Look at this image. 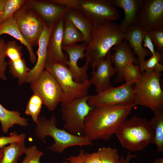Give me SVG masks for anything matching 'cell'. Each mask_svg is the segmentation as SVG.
Instances as JSON below:
<instances>
[{"instance_id": "obj_3", "label": "cell", "mask_w": 163, "mask_h": 163, "mask_svg": "<svg viewBox=\"0 0 163 163\" xmlns=\"http://www.w3.org/2000/svg\"><path fill=\"white\" fill-rule=\"evenodd\" d=\"M115 134L122 147L130 152L142 150L153 143L154 132L149 120L136 116L126 119Z\"/></svg>"}, {"instance_id": "obj_44", "label": "cell", "mask_w": 163, "mask_h": 163, "mask_svg": "<svg viewBox=\"0 0 163 163\" xmlns=\"http://www.w3.org/2000/svg\"><path fill=\"white\" fill-rule=\"evenodd\" d=\"M2 155V149H0V162Z\"/></svg>"}, {"instance_id": "obj_24", "label": "cell", "mask_w": 163, "mask_h": 163, "mask_svg": "<svg viewBox=\"0 0 163 163\" xmlns=\"http://www.w3.org/2000/svg\"><path fill=\"white\" fill-rule=\"evenodd\" d=\"M25 141L10 144L2 149V155L0 163H18L20 157L24 154L27 148Z\"/></svg>"}, {"instance_id": "obj_43", "label": "cell", "mask_w": 163, "mask_h": 163, "mask_svg": "<svg viewBox=\"0 0 163 163\" xmlns=\"http://www.w3.org/2000/svg\"><path fill=\"white\" fill-rule=\"evenodd\" d=\"M5 0H0V15Z\"/></svg>"}, {"instance_id": "obj_10", "label": "cell", "mask_w": 163, "mask_h": 163, "mask_svg": "<svg viewBox=\"0 0 163 163\" xmlns=\"http://www.w3.org/2000/svg\"><path fill=\"white\" fill-rule=\"evenodd\" d=\"M18 27L24 39L32 46L38 44L44 22L25 4L14 15Z\"/></svg>"}, {"instance_id": "obj_29", "label": "cell", "mask_w": 163, "mask_h": 163, "mask_svg": "<svg viewBox=\"0 0 163 163\" xmlns=\"http://www.w3.org/2000/svg\"><path fill=\"white\" fill-rule=\"evenodd\" d=\"M43 104V103L41 98L34 93L30 97L27 104L25 113L30 116L35 124L38 122Z\"/></svg>"}, {"instance_id": "obj_36", "label": "cell", "mask_w": 163, "mask_h": 163, "mask_svg": "<svg viewBox=\"0 0 163 163\" xmlns=\"http://www.w3.org/2000/svg\"><path fill=\"white\" fill-rule=\"evenodd\" d=\"M6 42L4 40L0 38V79L6 80L7 78L5 75L8 63L5 60Z\"/></svg>"}, {"instance_id": "obj_9", "label": "cell", "mask_w": 163, "mask_h": 163, "mask_svg": "<svg viewBox=\"0 0 163 163\" xmlns=\"http://www.w3.org/2000/svg\"><path fill=\"white\" fill-rule=\"evenodd\" d=\"M133 86L126 82L116 87L111 85L95 95H89L88 103L93 107L136 104V97Z\"/></svg>"}, {"instance_id": "obj_15", "label": "cell", "mask_w": 163, "mask_h": 163, "mask_svg": "<svg viewBox=\"0 0 163 163\" xmlns=\"http://www.w3.org/2000/svg\"><path fill=\"white\" fill-rule=\"evenodd\" d=\"M111 50L107 54L105 58L98 62L95 70L92 71V75L90 80L91 85L94 86L97 93H100L110 86V78L116 73V71L113 66Z\"/></svg>"}, {"instance_id": "obj_16", "label": "cell", "mask_w": 163, "mask_h": 163, "mask_svg": "<svg viewBox=\"0 0 163 163\" xmlns=\"http://www.w3.org/2000/svg\"><path fill=\"white\" fill-rule=\"evenodd\" d=\"M54 26L49 27L44 22L43 31L38 42V48L36 52L37 61L34 66L28 72L26 83H31L45 70V65L47 59L48 45Z\"/></svg>"}, {"instance_id": "obj_13", "label": "cell", "mask_w": 163, "mask_h": 163, "mask_svg": "<svg viewBox=\"0 0 163 163\" xmlns=\"http://www.w3.org/2000/svg\"><path fill=\"white\" fill-rule=\"evenodd\" d=\"M25 4L37 13L49 27L54 26L63 18L69 8L49 1L28 0Z\"/></svg>"}, {"instance_id": "obj_11", "label": "cell", "mask_w": 163, "mask_h": 163, "mask_svg": "<svg viewBox=\"0 0 163 163\" xmlns=\"http://www.w3.org/2000/svg\"><path fill=\"white\" fill-rule=\"evenodd\" d=\"M94 24H101L117 20L119 12L111 0H78L75 8Z\"/></svg>"}, {"instance_id": "obj_41", "label": "cell", "mask_w": 163, "mask_h": 163, "mask_svg": "<svg viewBox=\"0 0 163 163\" xmlns=\"http://www.w3.org/2000/svg\"><path fill=\"white\" fill-rule=\"evenodd\" d=\"M136 157V155L133 154L130 152H128L126 158H124L123 155L120 157L119 163H130V161L131 159Z\"/></svg>"}, {"instance_id": "obj_32", "label": "cell", "mask_w": 163, "mask_h": 163, "mask_svg": "<svg viewBox=\"0 0 163 163\" xmlns=\"http://www.w3.org/2000/svg\"><path fill=\"white\" fill-rule=\"evenodd\" d=\"M162 60L161 54L156 52L155 55H152L149 59L144 61L142 66V72L155 71L161 72L163 71V66L160 63Z\"/></svg>"}, {"instance_id": "obj_39", "label": "cell", "mask_w": 163, "mask_h": 163, "mask_svg": "<svg viewBox=\"0 0 163 163\" xmlns=\"http://www.w3.org/2000/svg\"><path fill=\"white\" fill-rule=\"evenodd\" d=\"M143 46L145 48L147 47L152 55H155L157 51L155 50L154 44L147 32L144 30L143 31Z\"/></svg>"}, {"instance_id": "obj_4", "label": "cell", "mask_w": 163, "mask_h": 163, "mask_svg": "<svg viewBox=\"0 0 163 163\" xmlns=\"http://www.w3.org/2000/svg\"><path fill=\"white\" fill-rule=\"evenodd\" d=\"M35 136L45 142L47 136L51 137L54 140L49 148L55 153H62L66 149L73 146H87L93 145L92 142L84 136L73 135L65 129L57 127V120L54 115L49 119L39 117L36 124Z\"/></svg>"}, {"instance_id": "obj_8", "label": "cell", "mask_w": 163, "mask_h": 163, "mask_svg": "<svg viewBox=\"0 0 163 163\" xmlns=\"http://www.w3.org/2000/svg\"><path fill=\"white\" fill-rule=\"evenodd\" d=\"M31 89L42 99L48 110H54L63 99L62 91L54 77L45 70L30 83Z\"/></svg>"}, {"instance_id": "obj_18", "label": "cell", "mask_w": 163, "mask_h": 163, "mask_svg": "<svg viewBox=\"0 0 163 163\" xmlns=\"http://www.w3.org/2000/svg\"><path fill=\"white\" fill-rule=\"evenodd\" d=\"M144 30L138 23L130 27L124 33V39L129 44L133 53L136 55L142 74V66L145 58L152 54L143 46Z\"/></svg>"}, {"instance_id": "obj_34", "label": "cell", "mask_w": 163, "mask_h": 163, "mask_svg": "<svg viewBox=\"0 0 163 163\" xmlns=\"http://www.w3.org/2000/svg\"><path fill=\"white\" fill-rule=\"evenodd\" d=\"M24 154L25 157L21 163H40V158L43 155V152L35 145L27 148Z\"/></svg>"}, {"instance_id": "obj_33", "label": "cell", "mask_w": 163, "mask_h": 163, "mask_svg": "<svg viewBox=\"0 0 163 163\" xmlns=\"http://www.w3.org/2000/svg\"><path fill=\"white\" fill-rule=\"evenodd\" d=\"M22 47L14 41L6 43L5 54L9 60L13 61L22 58Z\"/></svg>"}, {"instance_id": "obj_37", "label": "cell", "mask_w": 163, "mask_h": 163, "mask_svg": "<svg viewBox=\"0 0 163 163\" xmlns=\"http://www.w3.org/2000/svg\"><path fill=\"white\" fill-rule=\"evenodd\" d=\"M26 135L24 133L18 134L16 132H13L10 136L0 137V149L8 144L24 141Z\"/></svg>"}, {"instance_id": "obj_40", "label": "cell", "mask_w": 163, "mask_h": 163, "mask_svg": "<svg viewBox=\"0 0 163 163\" xmlns=\"http://www.w3.org/2000/svg\"><path fill=\"white\" fill-rule=\"evenodd\" d=\"M84 163H102L97 152L91 153H88Z\"/></svg>"}, {"instance_id": "obj_35", "label": "cell", "mask_w": 163, "mask_h": 163, "mask_svg": "<svg viewBox=\"0 0 163 163\" xmlns=\"http://www.w3.org/2000/svg\"><path fill=\"white\" fill-rule=\"evenodd\" d=\"M156 49L163 53V28L146 31Z\"/></svg>"}, {"instance_id": "obj_17", "label": "cell", "mask_w": 163, "mask_h": 163, "mask_svg": "<svg viewBox=\"0 0 163 163\" xmlns=\"http://www.w3.org/2000/svg\"><path fill=\"white\" fill-rule=\"evenodd\" d=\"M112 49L114 51L111 54V58L117 73L116 81L122 82L124 81L122 75L124 66L129 62H132L135 65L139 64L138 61L130 45L125 40L113 46Z\"/></svg>"}, {"instance_id": "obj_27", "label": "cell", "mask_w": 163, "mask_h": 163, "mask_svg": "<svg viewBox=\"0 0 163 163\" xmlns=\"http://www.w3.org/2000/svg\"><path fill=\"white\" fill-rule=\"evenodd\" d=\"M8 63L9 72L18 79V85L26 83L27 74L30 69L27 66L25 60L22 58L13 61L9 60Z\"/></svg>"}, {"instance_id": "obj_28", "label": "cell", "mask_w": 163, "mask_h": 163, "mask_svg": "<svg viewBox=\"0 0 163 163\" xmlns=\"http://www.w3.org/2000/svg\"><path fill=\"white\" fill-rule=\"evenodd\" d=\"M122 75L126 83L133 85L139 82L142 73L139 66L129 62L123 66Z\"/></svg>"}, {"instance_id": "obj_26", "label": "cell", "mask_w": 163, "mask_h": 163, "mask_svg": "<svg viewBox=\"0 0 163 163\" xmlns=\"http://www.w3.org/2000/svg\"><path fill=\"white\" fill-rule=\"evenodd\" d=\"M149 120L154 132L153 143L157 153L163 152V110L155 114Z\"/></svg>"}, {"instance_id": "obj_42", "label": "cell", "mask_w": 163, "mask_h": 163, "mask_svg": "<svg viewBox=\"0 0 163 163\" xmlns=\"http://www.w3.org/2000/svg\"><path fill=\"white\" fill-rule=\"evenodd\" d=\"M153 163H163V158H157Z\"/></svg>"}, {"instance_id": "obj_21", "label": "cell", "mask_w": 163, "mask_h": 163, "mask_svg": "<svg viewBox=\"0 0 163 163\" xmlns=\"http://www.w3.org/2000/svg\"><path fill=\"white\" fill-rule=\"evenodd\" d=\"M63 18L68 19L72 22L83 34L84 42L88 45L94 25L92 21L79 10L73 8L68 9Z\"/></svg>"}, {"instance_id": "obj_20", "label": "cell", "mask_w": 163, "mask_h": 163, "mask_svg": "<svg viewBox=\"0 0 163 163\" xmlns=\"http://www.w3.org/2000/svg\"><path fill=\"white\" fill-rule=\"evenodd\" d=\"M115 6L123 9L124 18L119 25L121 30L125 33L131 26L137 24V16L142 8L143 0H111Z\"/></svg>"}, {"instance_id": "obj_22", "label": "cell", "mask_w": 163, "mask_h": 163, "mask_svg": "<svg viewBox=\"0 0 163 163\" xmlns=\"http://www.w3.org/2000/svg\"><path fill=\"white\" fill-rule=\"evenodd\" d=\"M3 34H8L19 40L26 47L31 62L34 64L36 62V57L33 47L22 35L18 27L14 16L7 19L0 24V35Z\"/></svg>"}, {"instance_id": "obj_7", "label": "cell", "mask_w": 163, "mask_h": 163, "mask_svg": "<svg viewBox=\"0 0 163 163\" xmlns=\"http://www.w3.org/2000/svg\"><path fill=\"white\" fill-rule=\"evenodd\" d=\"M89 95L69 102L61 103L64 129L74 135L84 136L86 117L93 107L88 103Z\"/></svg>"}, {"instance_id": "obj_6", "label": "cell", "mask_w": 163, "mask_h": 163, "mask_svg": "<svg viewBox=\"0 0 163 163\" xmlns=\"http://www.w3.org/2000/svg\"><path fill=\"white\" fill-rule=\"evenodd\" d=\"M45 69L54 77L62 91L61 103L69 102L88 95V91L91 85L90 80L81 83L76 82L68 67L64 63L47 59Z\"/></svg>"}, {"instance_id": "obj_31", "label": "cell", "mask_w": 163, "mask_h": 163, "mask_svg": "<svg viewBox=\"0 0 163 163\" xmlns=\"http://www.w3.org/2000/svg\"><path fill=\"white\" fill-rule=\"evenodd\" d=\"M102 163H119L120 157L116 148L103 146L97 152Z\"/></svg>"}, {"instance_id": "obj_1", "label": "cell", "mask_w": 163, "mask_h": 163, "mask_svg": "<svg viewBox=\"0 0 163 163\" xmlns=\"http://www.w3.org/2000/svg\"><path fill=\"white\" fill-rule=\"evenodd\" d=\"M136 106L134 103L93 107L85 120L84 136L92 142L109 140Z\"/></svg>"}, {"instance_id": "obj_25", "label": "cell", "mask_w": 163, "mask_h": 163, "mask_svg": "<svg viewBox=\"0 0 163 163\" xmlns=\"http://www.w3.org/2000/svg\"><path fill=\"white\" fill-rule=\"evenodd\" d=\"M62 45L67 46L84 41L82 34L70 20L64 19Z\"/></svg>"}, {"instance_id": "obj_5", "label": "cell", "mask_w": 163, "mask_h": 163, "mask_svg": "<svg viewBox=\"0 0 163 163\" xmlns=\"http://www.w3.org/2000/svg\"><path fill=\"white\" fill-rule=\"evenodd\" d=\"M161 72L144 71L139 82L134 84L136 105L150 109L155 114L163 110V91L160 79Z\"/></svg>"}, {"instance_id": "obj_23", "label": "cell", "mask_w": 163, "mask_h": 163, "mask_svg": "<svg viewBox=\"0 0 163 163\" xmlns=\"http://www.w3.org/2000/svg\"><path fill=\"white\" fill-rule=\"evenodd\" d=\"M28 121L27 119L21 117L18 111L8 110L0 103V122L4 133H7L9 129L16 124L22 127L28 126Z\"/></svg>"}, {"instance_id": "obj_14", "label": "cell", "mask_w": 163, "mask_h": 163, "mask_svg": "<svg viewBox=\"0 0 163 163\" xmlns=\"http://www.w3.org/2000/svg\"><path fill=\"white\" fill-rule=\"evenodd\" d=\"M62 50L66 52L69 56V60L66 65L71 71L74 81L78 83L83 82L88 80L87 71L89 64L85 62L82 67L78 65L79 59L85 57V52L87 45L76 44L62 46Z\"/></svg>"}, {"instance_id": "obj_38", "label": "cell", "mask_w": 163, "mask_h": 163, "mask_svg": "<svg viewBox=\"0 0 163 163\" xmlns=\"http://www.w3.org/2000/svg\"><path fill=\"white\" fill-rule=\"evenodd\" d=\"M88 153L83 149H80L78 155L70 156L61 163H84Z\"/></svg>"}, {"instance_id": "obj_30", "label": "cell", "mask_w": 163, "mask_h": 163, "mask_svg": "<svg viewBox=\"0 0 163 163\" xmlns=\"http://www.w3.org/2000/svg\"><path fill=\"white\" fill-rule=\"evenodd\" d=\"M24 0H5L0 15V24L11 17L25 4Z\"/></svg>"}, {"instance_id": "obj_12", "label": "cell", "mask_w": 163, "mask_h": 163, "mask_svg": "<svg viewBox=\"0 0 163 163\" xmlns=\"http://www.w3.org/2000/svg\"><path fill=\"white\" fill-rule=\"evenodd\" d=\"M137 23L146 31L163 28V0H143Z\"/></svg>"}, {"instance_id": "obj_19", "label": "cell", "mask_w": 163, "mask_h": 163, "mask_svg": "<svg viewBox=\"0 0 163 163\" xmlns=\"http://www.w3.org/2000/svg\"><path fill=\"white\" fill-rule=\"evenodd\" d=\"M63 27V18L55 25L50 37L47 47V59L61 62L66 65L69 58L67 54L63 52L62 48Z\"/></svg>"}, {"instance_id": "obj_2", "label": "cell", "mask_w": 163, "mask_h": 163, "mask_svg": "<svg viewBox=\"0 0 163 163\" xmlns=\"http://www.w3.org/2000/svg\"><path fill=\"white\" fill-rule=\"evenodd\" d=\"M124 33L113 21L94 24L85 52L86 62L94 71L99 62L105 58L111 48L123 41Z\"/></svg>"}]
</instances>
